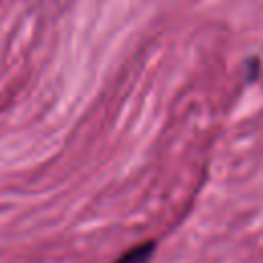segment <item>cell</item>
<instances>
[{
    "label": "cell",
    "mask_w": 263,
    "mask_h": 263,
    "mask_svg": "<svg viewBox=\"0 0 263 263\" xmlns=\"http://www.w3.org/2000/svg\"><path fill=\"white\" fill-rule=\"evenodd\" d=\"M154 249H156V242L154 240H146V242H142V245L132 247L129 251H125L113 263H148L150 257L154 255Z\"/></svg>",
    "instance_id": "cell-1"
}]
</instances>
